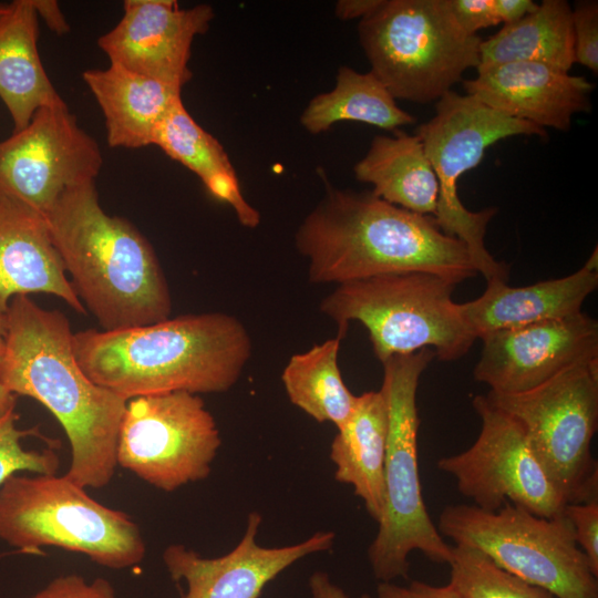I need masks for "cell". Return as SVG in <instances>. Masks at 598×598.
<instances>
[{
  "instance_id": "cell-1",
  "label": "cell",
  "mask_w": 598,
  "mask_h": 598,
  "mask_svg": "<svg viewBox=\"0 0 598 598\" xmlns=\"http://www.w3.org/2000/svg\"><path fill=\"white\" fill-rule=\"evenodd\" d=\"M4 321L0 380L13 394L40 402L61 424L71 446L66 477L84 488L107 486L117 467L127 400L84 373L74 354L69 319L61 311L16 296Z\"/></svg>"
},
{
  "instance_id": "cell-2",
  "label": "cell",
  "mask_w": 598,
  "mask_h": 598,
  "mask_svg": "<svg viewBox=\"0 0 598 598\" xmlns=\"http://www.w3.org/2000/svg\"><path fill=\"white\" fill-rule=\"evenodd\" d=\"M295 245L308 260L312 283L421 271L457 285L477 275L465 245L443 233L433 216L390 204L371 190L328 185L299 225Z\"/></svg>"
},
{
  "instance_id": "cell-3",
  "label": "cell",
  "mask_w": 598,
  "mask_h": 598,
  "mask_svg": "<svg viewBox=\"0 0 598 598\" xmlns=\"http://www.w3.org/2000/svg\"><path fill=\"white\" fill-rule=\"evenodd\" d=\"M73 350L93 382L130 400L226 392L250 359L251 339L236 317L206 312L121 330L79 331Z\"/></svg>"
},
{
  "instance_id": "cell-4",
  "label": "cell",
  "mask_w": 598,
  "mask_h": 598,
  "mask_svg": "<svg viewBox=\"0 0 598 598\" xmlns=\"http://www.w3.org/2000/svg\"><path fill=\"white\" fill-rule=\"evenodd\" d=\"M45 218L78 297L103 330L169 318L172 298L152 245L131 221L104 212L94 181L63 192Z\"/></svg>"
},
{
  "instance_id": "cell-5",
  "label": "cell",
  "mask_w": 598,
  "mask_h": 598,
  "mask_svg": "<svg viewBox=\"0 0 598 598\" xmlns=\"http://www.w3.org/2000/svg\"><path fill=\"white\" fill-rule=\"evenodd\" d=\"M434 357L431 349H422L382 363L381 391L388 404L385 505L368 549L372 573L380 581L406 579L413 550L435 563L448 564L452 558V547L429 516L419 474L416 392L420 378Z\"/></svg>"
},
{
  "instance_id": "cell-6",
  "label": "cell",
  "mask_w": 598,
  "mask_h": 598,
  "mask_svg": "<svg viewBox=\"0 0 598 598\" xmlns=\"http://www.w3.org/2000/svg\"><path fill=\"white\" fill-rule=\"evenodd\" d=\"M455 287L429 272L381 275L337 285L319 309L337 322L341 337L350 321L361 322L381 363L422 349L455 361L476 340L452 298Z\"/></svg>"
},
{
  "instance_id": "cell-7",
  "label": "cell",
  "mask_w": 598,
  "mask_h": 598,
  "mask_svg": "<svg viewBox=\"0 0 598 598\" xmlns=\"http://www.w3.org/2000/svg\"><path fill=\"white\" fill-rule=\"evenodd\" d=\"M0 539L21 550L53 546L80 553L112 569L135 566L146 554L128 514L56 474L17 473L0 486Z\"/></svg>"
},
{
  "instance_id": "cell-8",
  "label": "cell",
  "mask_w": 598,
  "mask_h": 598,
  "mask_svg": "<svg viewBox=\"0 0 598 598\" xmlns=\"http://www.w3.org/2000/svg\"><path fill=\"white\" fill-rule=\"evenodd\" d=\"M358 34L370 72L395 100L436 102L480 65L482 39L460 28L447 0H381Z\"/></svg>"
},
{
  "instance_id": "cell-9",
  "label": "cell",
  "mask_w": 598,
  "mask_h": 598,
  "mask_svg": "<svg viewBox=\"0 0 598 598\" xmlns=\"http://www.w3.org/2000/svg\"><path fill=\"white\" fill-rule=\"evenodd\" d=\"M435 113L415 135L439 183L434 218L443 233L460 239L486 281L507 280L508 267L487 250L484 237L496 207L467 209L458 196V181L476 167L494 143L516 135L547 136L544 128L502 114L468 94L450 91L435 102Z\"/></svg>"
},
{
  "instance_id": "cell-10",
  "label": "cell",
  "mask_w": 598,
  "mask_h": 598,
  "mask_svg": "<svg viewBox=\"0 0 598 598\" xmlns=\"http://www.w3.org/2000/svg\"><path fill=\"white\" fill-rule=\"evenodd\" d=\"M437 530L556 598H598L597 577L565 514L542 517L509 502L495 512L456 504L442 511Z\"/></svg>"
},
{
  "instance_id": "cell-11",
  "label": "cell",
  "mask_w": 598,
  "mask_h": 598,
  "mask_svg": "<svg viewBox=\"0 0 598 598\" xmlns=\"http://www.w3.org/2000/svg\"><path fill=\"white\" fill-rule=\"evenodd\" d=\"M513 416L566 504L598 501V465L591 441L598 426V358L565 369L526 392H488Z\"/></svg>"
},
{
  "instance_id": "cell-12",
  "label": "cell",
  "mask_w": 598,
  "mask_h": 598,
  "mask_svg": "<svg viewBox=\"0 0 598 598\" xmlns=\"http://www.w3.org/2000/svg\"><path fill=\"white\" fill-rule=\"evenodd\" d=\"M221 445L198 394L169 392L127 400L116 462L150 485L173 492L208 477Z\"/></svg>"
},
{
  "instance_id": "cell-13",
  "label": "cell",
  "mask_w": 598,
  "mask_h": 598,
  "mask_svg": "<svg viewBox=\"0 0 598 598\" xmlns=\"http://www.w3.org/2000/svg\"><path fill=\"white\" fill-rule=\"evenodd\" d=\"M472 405L481 417L476 441L462 453L441 457L440 471L452 475L460 493L478 508L499 509L506 502L542 517L564 514L567 505L534 455L524 429L484 394Z\"/></svg>"
},
{
  "instance_id": "cell-14",
  "label": "cell",
  "mask_w": 598,
  "mask_h": 598,
  "mask_svg": "<svg viewBox=\"0 0 598 598\" xmlns=\"http://www.w3.org/2000/svg\"><path fill=\"white\" fill-rule=\"evenodd\" d=\"M102 164L96 141L68 105L42 107L25 128L0 142V197L45 217L63 192L95 181Z\"/></svg>"
},
{
  "instance_id": "cell-15",
  "label": "cell",
  "mask_w": 598,
  "mask_h": 598,
  "mask_svg": "<svg viewBox=\"0 0 598 598\" xmlns=\"http://www.w3.org/2000/svg\"><path fill=\"white\" fill-rule=\"evenodd\" d=\"M473 374L491 392L515 394L598 358V322L585 312L486 334Z\"/></svg>"
},
{
  "instance_id": "cell-16",
  "label": "cell",
  "mask_w": 598,
  "mask_h": 598,
  "mask_svg": "<svg viewBox=\"0 0 598 598\" xmlns=\"http://www.w3.org/2000/svg\"><path fill=\"white\" fill-rule=\"evenodd\" d=\"M123 10L117 24L97 40L110 63L182 89L192 78L193 40L208 30L213 8L179 9L173 0H126Z\"/></svg>"
},
{
  "instance_id": "cell-17",
  "label": "cell",
  "mask_w": 598,
  "mask_h": 598,
  "mask_svg": "<svg viewBox=\"0 0 598 598\" xmlns=\"http://www.w3.org/2000/svg\"><path fill=\"white\" fill-rule=\"evenodd\" d=\"M260 524L261 515L251 512L239 543L219 557H203L181 544L167 546L164 565L174 581L187 586L181 598H258L283 570L308 555L329 550L336 538L331 530H319L293 545L264 547L257 543Z\"/></svg>"
},
{
  "instance_id": "cell-18",
  "label": "cell",
  "mask_w": 598,
  "mask_h": 598,
  "mask_svg": "<svg viewBox=\"0 0 598 598\" xmlns=\"http://www.w3.org/2000/svg\"><path fill=\"white\" fill-rule=\"evenodd\" d=\"M465 94L509 117L542 128L569 131L573 116L588 112L594 83L535 62H511L477 70L464 80Z\"/></svg>"
},
{
  "instance_id": "cell-19",
  "label": "cell",
  "mask_w": 598,
  "mask_h": 598,
  "mask_svg": "<svg viewBox=\"0 0 598 598\" xmlns=\"http://www.w3.org/2000/svg\"><path fill=\"white\" fill-rule=\"evenodd\" d=\"M29 293L61 298L86 313L52 241L47 218L30 207L0 197V317L11 299Z\"/></svg>"
},
{
  "instance_id": "cell-20",
  "label": "cell",
  "mask_w": 598,
  "mask_h": 598,
  "mask_svg": "<svg viewBox=\"0 0 598 598\" xmlns=\"http://www.w3.org/2000/svg\"><path fill=\"white\" fill-rule=\"evenodd\" d=\"M485 291L460 303L461 313L476 339L495 331L563 319L581 312L587 297L598 287L597 247L573 274L511 287L504 280L486 281Z\"/></svg>"
},
{
  "instance_id": "cell-21",
  "label": "cell",
  "mask_w": 598,
  "mask_h": 598,
  "mask_svg": "<svg viewBox=\"0 0 598 598\" xmlns=\"http://www.w3.org/2000/svg\"><path fill=\"white\" fill-rule=\"evenodd\" d=\"M82 78L105 118L111 147L153 145L155 130L169 107L182 99V89L111 64L92 69Z\"/></svg>"
},
{
  "instance_id": "cell-22",
  "label": "cell",
  "mask_w": 598,
  "mask_h": 598,
  "mask_svg": "<svg viewBox=\"0 0 598 598\" xmlns=\"http://www.w3.org/2000/svg\"><path fill=\"white\" fill-rule=\"evenodd\" d=\"M38 16L32 0H14L0 18V99L12 133L28 126L42 107L64 106L38 52Z\"/></svg>"
},
{
  "instance_id": "cell-23",
  "label": "cell",
  "mask_w": 598,
  "mask_h": 598,
  "mask_svg": "<svg viewBox=\"0 0 598 598\" xmlns=\"http://www.w3.org/2000/svg\"><path fill=\"white\" fill-rule=\"evenodd\" d=\"M338 430L330 446L334 478L353 487L375 520L385 505L384 464L388 404L381 389L357 395L354 410Z\"/></svg>"
},
{
  "instance_id": "cell-24",
  "label": "cell",
  "mask_w": 598,
  "mask_h": 598,
  "mask_svg": "<svg viewBox=\"0 0 598 598\" xmlns=\"http://www.w3.org/2000/svg\"><path fill=\"white\" fill-rule=\"evenodd\" d=\"M359 182L373 186L381 199L410 212L434 216L439 183L417 135L394 131L377 135L354 165Z\"/></svg>"
},
{
  "instance_id": "cell-25",
  "label": "cell",
  "mask_w": 598,
  "mask_h": 598,
  "mask_svg": "<svg viewBox=\"0 0 598 598\" xmlns=\"http://www.w3.org/2000/svg\"><path fill=\"white\" fill-rule=\"evenodd\" d=\"M153 145L195 173L214 198L234 209L243 226L255 228L259 225L260 215L243 196L224 147L196 123L182 99L169 107L158 123Z\"/></svg>"
},
{
  "instance_id": "cell-26",
  "label": "cell",
  "mask_w": 598,
  "mask_h": 598,
  "mask_svg": "<svg viewBox=\"0 0 598 598\" xmlns=\"http://www.w3.org/2000/svg\"><path fill=\"white\" fill-rule=\"evenodd\" d=\"M511 62L542 63L569 72L575 59L567 1L543 0L532 13L482 40L476 70Z\"/></svg>"
},
{
  "instance_id": "cell-27",
  "label": "cell",
  "mask_w": 598,
  "mask_h": 598,
  "mask_svg": "<svg viewBox=\"0 0 598 598\" xmlns=\"http://www.w3.org/2000/svg\"><path fill=\"white\" fill-rule=\"evenodd\" d=\"M343 121L361 122L395 131L415 122L373 73L339 68L334 87L316 95L300 116L301 125L312 134L328 131Z\"/></svg>"
},
{
  "instance_id": "cell-28",
  "label": "cell",
  "mask_w": 598,
  "mask_h": 598,
  "mask_svg": "<svg viewBox=\"0 0 598 598\" xmlns=\"http://www.w3.org/2000/svg\"><path fill=\"white\" fill-rule=\"evenodd\" d=\"M342 337L293 354L281 373L290 402L319 423L341 427L351 416L357 395L346 385L338 364Z\"/></svg>"
},
{
  "instance_id": "cell-29",
  "label": "cell",
  "mask_w": 598,
  "mask_h": 598,
  "mask_svg": "<svg viewBox=\"0 0 598 598\" xmlns=\"http://www.w3.org/2000/svg\"><path fill=\"white\" fill-rule=\"evenodd\" d=\"M450 585L463 598H556L499 568L481 550L466 546L452 547Z\"/></svg>"
},
{
  "instance_id": "cell-30",
  "label": "cell",
  "mask_w": 598,
  "mask_h": 598,
  "mask_svg": "<svg viewBox=\"0 0 598 598\" xmlns=\"http://www.w3.org/2000/svg\"><path fill=\"white\" fill-rule=\"evenodd\" d=\"M18 419L13 411L0 420V486L17 473L56 474L59 470V456L51 448L23 447L22 439L37 432L33 429H19Z\"/></svg>"
},
{
  "instance_id": "cell-31",
  "label": "cell",
  "mask_w": 598,
  "mask_h": 598,
  "mask_svg": "<svg viewBox=\"0 0 598 598\" xmlns=\"http://www.w3.org/2000/svg\"><path fill=\"white\" fill-rule=\"evenodd\" d=\"M571 27L574 38V59L598 73V2L582 0L571 9Z\"/></svg>"
},
{
  "instance_id": "cell-32",
  "label": "cell",
  "mask_w": 598,
  "mask_h": 598,
  "mask_svg": "<svg viewBox=\"0 0 598 598\" xmlns=\"http://www.w3.org/2000/svg\"><path fill=\"white\" fill-rule=\"evenodd\" d=\"M564 514L571 522L576 542L598 577V501L567 504Z\"/></svg>"
},
{
  "instance_id": "cell-33",
  "label": "cell",
  "mask_w": 598,
  "mask_h": 598,
  "mask_svg": "<svg viewBox=\"0 0 598 598\" xmlns=\"http://www.w3.org/2000/svg\"><path fill=\"white\" fill-rule=\"evenodd\" d=\"M30 598H117L106 579L86 580L79 574L60 575Z\"/></svg>"
},
{
  "instance_id": "cell-34",
  "label": "cell",
  "mask_w": 598,
  "mask_h": 598,
  "mask_svg": "<svg viewBox=\"0 0 598 598\" xmlns=\"http://www.w3.org/2000/svg\"><path fill=\"white\" fill-rule=\"evenodd\" d=\"M460 28L468 35L499 24L493 0H447Z\"/></svg>"
},
{
  "instance_id": "cell-35",
  "label": "cell",
  "mask_w": 598,
  "mask_h": 598,
  "mask_svg": "<svg viewBox=\"0 0 598 598\" xmlns=\"http://www.w3.org/2000/svg\"><path fill=\"white\" fill-rule=\"evenodd\" d=\"M377 598H463L450 584L433 586L414 580L409 586H399L391 581H380Z\"/></svg>"
},
{
  "instance_id": "cell-36",
  "label": "cell",
  "mask_w": 598,
  "mask_h": 598,
  "mask_svg": "<svg viewBox=\"0 0 598 598\" xmlns=\"http://www.w3.org/2000/svg\"><path fill=\"white\" fill-rule=\"evenodd\" d=\"M499 22L509 24L532 13L538 3L532 0H493Z\"/></svg>"
},
{
  "instance_id": "cell-37",
  "label": "cell",
  "mask_w": 598,
  "mask_h": 598,
  "mask_svg": "<svg viewBox=\"0 0 598 598\" xmlns=\"http://www.w3.org/2000/svg\"><path fill=\"white\" fill-rule=\"evenodd\" d=\"M37 16L42 18L45 24L55 33L64 34L70 27L59 4L54 0H32Z\"/></svg>"
},
{
  "instance_id": "cell-38",
  "label": "cell",
  "mask_w": 598,
  "mask_h": 598,
  "mask_svg": "<svg viewBox=\"0 0 598 598\" xmlns=\"http://www.w3.org/2000/svg\"><path fill=\"white\" fill-rule=\"evenodd\" d=\"M308 585L312 598H350L341 587L332 582L324 571H315L309 577ZM360 598L370 597L364 594Z\"/></svg>"
},
{
  "instance_id": "cell-39",
  "label": "cell",
  "mask_w": 598,
  "mask_h": 598,
  "mask_svg": "<svg viewBox=\"0 0 598 598\" xmlns=\"http://www.w3.org/2000/svg\"><path fill=\"white\" fill-rule=\"evenodd\" d=\"M381 0H341L336 4V16L342 20L360 18V20L373 12Z\"/></svg>"
},
{
  "instance_id": "cell-40",
  "label": "cell",
  "mask_w": 598,
  "mask_h": 598,
  "mask_svg": "<svg viewBox=\"0 0 598 598\" xmlns=\"http://www.w3.org/2000/svg\"><path fill=\"white\" fill-rule=\"evenodd\" d=\"M17 395L10 392L0 380V420L16 411Z\"/></svg>"
},
{
  "instance_id": "cell-41",
  "label": "cell",
  "mask_w": 598,
  "mask_h": 598,
  "mask_svg": "<svg viewBox=\"0 0 598 598\" xmlns=\"http://www.w3.org/2000/svg\"><path fill=\"white\" fill-rule=\"evenodd\" d=\"M4 336H6V321L4 317H0V360L4 349Z\"/></svg>"
},
{
  "instance_id": "cell-42",
  "label": "cell",
  "mask_w": 598,
  "mask_h": 598,
  "mask_svg": "<svg viewBox=\"0 0 598 598\" xmlns=\"http://www.w3.org/2000/svg\"><path fill=\"white\" fill-rule=\"evenodd\" d=\"M9 3H2L0 2V18L4 14V12L8 9Z\"/></svg>"
}]
</instances>
